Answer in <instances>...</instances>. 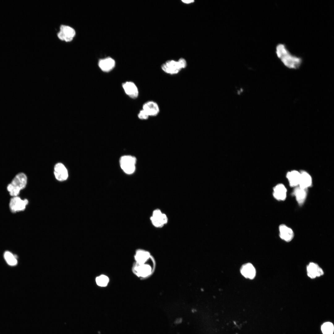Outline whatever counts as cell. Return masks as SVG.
Listing matches in <instances>:
<instances>
[{"label":"cell","instance_id":"cell-1","mask_svg":"<svg viewBox=\"0 0 334 334\" xmlns=\"http://www.w3.org/2000/svg\"><path fill=\"white\" fill-rule=\"evenodd\" d=\"M275 49L277 58L285 67L290 69L296 70L301 66L303 62L302 58L291 53L285 44L279 43Z\"/></svg>","mask_w":334,"mask_h":334},{"label":"cell","instance_id":"cell-2","mask_svg":"<svg viewBox=\"0 0 334 334\" xmlns=\"http://www.w3.org/2000/svg\"><path fill=\"white\" fill-rule=\"evenodd\" d=\"M27 183V177L24 173L16 174L7 187L10 195L12 197L18 196L21 190L24 189Z\"/></svg>","mask_w":334,"mask_h":334},{"label":"cell","instance_id":"cell-3","mask_svg":"<svg viewBox=\"0 0 334 334\" xmlns=\"http://www.w3.org/2000/svg\"><path fill=\"white\" fill-rule=\"evenodd\" d=\"M186 64V60L181 58L177 61L173 60L167 61L161 65V68L167 74L175 75L178 74L182 69L185 68Z\"/></svg>","mask_w":334,"mask_h":334},{"label":"cell","instance_id":"cell-4","mask_svg":"<svg viewBox=\"0 0 334 334\" xmlns=\"http://www.w3.org/2000/svg\"><path fill=\"white\" fill-rule=\"evenodd\" d=\"M136 158L131 156H122L120 160V167L124 172L127 174L133 173L135 170Z\"/></svg>","mask_w":334,"mask_h":334},{"label":"cell","instance_id":"cell-5","mask_svg":"<svg viewBox=\"0 0 334 334\" xmlns=\"http://www.w3.org/2000/svg\"><path fill=\"white\" fill-rule=\"evenodd\" d=\"M28 203L27 199H22L18 196L12 197L10 201L9 208L13 213L22 211L25 209Z\"/></svg>","mask_w":334,"mask_h":334},{"label":"cell","instance_id":"cell-6","mask_svg":"<svg viewBox=\"0 0 334 334\" xmlns=\"http://www.w3.org/2000/svg\"><path fill=\"white\" fill-rule=\"evenodd\" d=\"M150 219L153 225L157 228L163 227L168 221L166 215L159 209H156L153 211Z\"/></svg>","mask_w":334,"mask_h":334},{"label":"cell","instance_id":"cell-7","mask_svg":"<svg viewBox=\"0 0 334 334\" xmlns=\"http://www.w3.org/2000/svg\"><path fill=\"white\" fill-rule=\"evenodd\" d=\"M75 34V30L68 26L61 25L60 31L58 33V36L61 40L66 41H71Z\"/></svg>","mask_w":334,"mask_h":334},{"label":"cell","instance_id":"cell-8","mask_svg":"<svg viewBox=\"0 0 334 334\" xmlns=\"http://www.w3.org/2000/svg\"><path fill=\"white\" fill-rule=\"evenodd\" d=\"M122 87L126 94L131 98L135 99L138 96V88L133 82L126 81L122 84Z\"/></svg>","mask_w":334,"mask_h":334},{"label":"cell","instance_id":"cell-9","mask_svg":"<svg viewBox=\"0 0 334 334\" xmlns=\"http://www.w3.org/2000/svg\"><path fill=\"white\" fill-rule=\"evenodd\" d=\"M149 116H156L159 113L160 108L158 104L152 101H148L144 103L142 106V109Z\"/></svg>","mask_w":334,"mask_h":334},{"label":"cell","instance_id":"cell-10","mask_svg":"<svg viewBox=\"0 0 334 334\" xmlns=\"http://www.w3.org/2000/svg\"><path fill=\"white\" fill-rule=\"evenodd\" d=\"M54 173L55 178L59 181L66 180L68 176L66 168L63 164L60 163H58L55 165Z\"/></svg>","mask_w":334,"mask_h":334},{"label":"cell","instance_id":"cell-11","mask_svg":"<svg viewBox=\"0 0 334 334\" xmlns=\"http://www.w3.org/2000/svg\"><path fill=\"white\" fill-rule=\"evenodd\" d=\"M306 269L308 276L311 279L320 276L324 274L322 269L314 263H310L307 266Z\"/></svg>","mask_w":334,"mask_h":334},{"label":"cell","instance_id":"cell-12","mask_svg":"<svg viewBox=\"0 0 334 334\" xmlns=\"http://www.w3.org/2000/svg\"><path fill=\"white\" fill-rule=\"evenodd\" d=\"M280 236L283 240L286 242H289L293 239L294 233L292 230L283 224L280 225L279 227Z\"/></svg>","mask_w":334,"mask_h":334},{"label":"cell","instance_id":"cell-13","mask_svg":"<svg viewBox=\"0 0 334 334\" xmlns=\"http://www.w3.org/2000/svg\"><path fill=\"white\" fill-rule=\"evenodd\" d=\"M287 191V189L284 185L281 183L278 184L273 188V196L278 200H284L286 198Z\"/></svg>","mask_w":334,"mask_h":334},{"label":"cell","instance_id":"cell-14","mask_svg":"<svg viewBox=\"0 0 334 334\" xmlns=\"http://www.w3.org/2000/svg\"><path fill=\"white\" fill-rule=\"evenodd\" d=\"M115 65L114 60L111 58H107L100 60L98 65L103 71L108 72L112 70Z\"/></svg>","mask_w":334,"mask_h":334},{"label":"cell","instance_id":"cell-15","mask_svg":"<svg viewBox=\"0 0 334 334\" xmlns=\"http://www.w3.org/2000/svg\"><path fill=\"white\" fill-rule=\"evenodd\" d=\"M240 272L244 277L250 279H253L256 274L254 267L250 263L243 265L240 269Z\"/></svg>","mask_w":334,"mask_h":334},{"label":"cell","instance_id":"cell-16","mask_svg":"<svg viewBox=\"0 0 334 334\" xmlns=\"http://www.w3.org/2000/svg\"><path fill=\"white\" fill-rule=\"evenodd\" d=\"M300 173V178L298 186L302 188L307 189L312 185V178L310 174L305 171H301Z\"/></svg>","mask_w":334,"mask_h":334},{"label":"cell","instance_id":"cell-17","mask_svg":"<svg viewBox=\"0 0 334 334\" xmlns=\"http://www.w3.org/2000/svg\"><path fill=\"white\" fill-rule=\"evenodd\" d=\"M293 194L295 196L299 204L302 205L304 203L307 196V189L298 186L295 187Z\"/></svg>","mask_w":334,"mask_h":334},{"label":"cell","instance_id":"cell-18","mask_svg":"<svg viewBox=\"0 0 334 334\" xmlns=\"http://www.w3.org/2000/svg\"><path fill=\"white\" fill-rule=\"evenodd\" d=\"M300 175V172L296 170L289 171L287 173L286 176L291 187H296L298 186Z\"/></svg>","mask_w":334,"mask_h":334},{"label":"cell","instance_id":"cell-19","mask_svg":"<svg viewBox=\"0 0 334 334\" xmlns=\"http://www.w3.org/2000/svg\"><path fill=\"white\" fill-rule=\"evenodd\" d=\"M138 264L135 268L136 274L138 276L146 277L151 273L152 269L149 265L144 263Z\"/></svg>","mask_w":334,"mask_h":334},{"label":"cell","instance_id":"cell-20","mask_svg":"<svg viewBox=\"0 0 334 334\" xmlns=\"http://www.w3.org/2000/svg\"><path fill=\"white\" fill-rule=\"evenodd\" d=\"M150 257L149 253L146 251L139 250L138 251L135 258L138 264H144Z\"/></svg>","mask_w":334,"mask_h":334},{"label":"cell","instance_id":"cell-21","mask_svg":"<svg viewBox=\"0 0 334 334\" xmlns=\"http://www.w3.org/2000/svg\"><path fill=\"white\" fill-rule=\"evenodd\" d=\"M4 258L8 264L11 266H14L17 263L16 257L11 252L6 251L4 254Z\"/></svg>","mask_w":334,"mask_h":334},{"label":"cell","instance_id":"cell-22","mask_svg":"<svg viewBox=\"0 0 334 334\" xmlns=\"http://www.w3.org/2000/svg\"><path fill=\"white\" fill-rule=\"evenodd\" d=\"M321 330L323 334H332L334 331L333 324L329 322L323 323L321 327Z\"/></svg>","mask_w":334,"mask_h":334},{"label":"cell","instance_id":"cell-23","mask_svg":"<svg viewBox=\"0 0 334 334\" xmlns=\"http://www.w3.org/2000/svg\"><path fill=\"white\" fill-rule=\"evenodd\" d=\"M96 282L97 284L101 287L106 286L109 282V279L107 276L104 275H101L97 277L96 278Z\"/></svg>","mask_w":334,"mask_h":334},{"label":"cell","instance_id":"cell-24","mask_svg":"<svg viewBox=\"0 0 334 334\" xmlns=\"http://www.w3.org/2000/svg\"><path fill=\"white\" fill-rule=\"evenodd\" d=\"M149 116L143 109L141 110L138 114V117L141 120H146L148 118Z\"/></svg>","mask_w":334,"mask_h":334},{"label":"cell","instance_id":"cell-25","mask_svg":"<svg viewBox=\"0 0 334 334\" xmlns=\"http://www.w3.org/2000/svg\"><path fill=\"white\" fill-rule=\"evenodd\" d=\"M182 1L186 3H189L191 2H194V0H182Z\"/></svg>","mask_w":334,"mask_h":334}]
</instances>
